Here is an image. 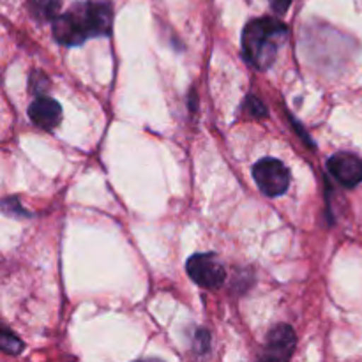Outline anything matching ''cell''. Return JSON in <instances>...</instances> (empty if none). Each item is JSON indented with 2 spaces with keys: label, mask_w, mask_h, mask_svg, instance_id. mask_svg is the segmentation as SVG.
Masks as SVG:
<instances>
[{
  "label": "cell",
  "mask_w": 362,
  "mask_h": 362,
  "mask_svg": "<svg viewBox=\"0 0 362 362\" xmlns=\"http://www.w3.org/2000/svg\"><path fill=\"white\" fill-rule=\"evenodd\" d=\"M113 11L108 2H80L53 20V37L62 46H80L90 37L112 34Z\"/></svg>",
  "instance_id": "6da1fadb"
},
{
  "label": "cell",
  "mask_w": 362,
  "mask_h": 362,
  "mask_svg": "<svg viewBox=\"0 0 362 362\" xmlns=\"http://www.w3.org/2000/svg\"><path fill=\"white\" fill-rule=\"evenodd\" d=\"M286 35L288 28L276 18L251 20L243 30V55L246 62L255 69H269L286 41Z\"/></svg>",
  "instance_id": "7a4b0ae2"
},
{
  "label": "cell",
  "mask_w": 362,
  "mask_h": 362,
  "mask_svg": "<svg viewBox=\"0 0 362 362\" xmlns=\"http://www.w3.org/2000/svg\"><path fill=\"white\" fill-rule=\"evenodd\" d=\"M253 179L262 193L276 198L288 191L292 177H290V170L286 168L285 163L274 158H265L253 166Z\"/></svg>",
  "instance_id": "3957f363"
},
{
  "label": "cell",
  "mask_w": 362,
  "mask_h": 362,
  "mask_svg": "<svg viewBox=\"0 0 362 362\" xmlns=\"http://www.w3.org/2000/svg\"><path fill=\"white\" fill-rule=\"evenodd\" d=\"M186 271L198 286L216 290L225 283L226 271L218 257L212 253H197L187 260Z\"/></svg>",
  "instance_id": "277c9868"
},
{
  "label": "cell",
  "mask_w": 362,
  "mask_h": 362,
  "mask_svg": "<svg viewBox=\"0 0 362 362\" xmlns=\"http://www.w3.org/2000/svg\"><path fill=\"white\" fill-rule=\"evenodd\" d=\"M327 168L343 187H356L362 182V159L352 152H338L331 156Z\"/></svg>",
  "instance_id": "5b68a950"
},
{
  "label": "cell",
  "mask_w": 362,
  "mask_h": 362,
  "mask_svg": "<svg viewBox=\"0 0 362 362\" xmlns=\"http://www.w3.org/2000/svg\"><path fill=\"white\" fill-rule=\"evenodd\" d=\"M296 334H293L290 325H278L272 329L267 336L265 343L264 359L271 361H286L292 357L293 349H296Z\"/></svg>",
  "instance_id": "8992f818"
},
{
  "label": "cell",
  "mask_w": 362,
  "mask_h": 362,
  "mask_svg": "<svg viewBox=\"0 0 362 362\" xmlns=\"http://www.w3.org/2000/svg\"><path fill=\"white\" fill-rule=\"evenodd\" d=\"M28 119L41 129H53L62 120V108L55 99L39 95L28 106Z\"/></svg>",
  "instance_id": "52a82bcc"
},
{
  "label": "cell",
  "mask_w": 362,
  "mask_h": 362,
  "mask_svg": "<svg viewBox=\"0 0 362 362\" xmlns=\"http://www.w3.org/2000/svg\"><path fill=\"white\" fill-rule=\"evenodd\" d=\"M28 7L39 21L55 20L60 9V0H28Z\"/></svg>",
  "instance_id": "ba28073f"
},
{
  "label": "cell",
  "mask_w": 362,
  "mask_h": 362,
  "mask_svg": "<svg viewBox=\"0 0 362 362\" xmlns=\"http://www.w3.org/2000/svg\"><path fill=\"white\" fill-rule=\"evenodd\" d=\"M0 346H2V350L6 354H11V356H14V354L21 352V349H23V343H21V339L16 338L13 332L4 331L2 336H0Z\"/></svg>",
  "instance_id": "9c48e42d"
},
{
  "label": "cell",
  "mask_w": 362,
  "mask_h": 362,
  "mask_svg": "<svg viewBox=\"0 0 362 362\" xmlns=\"http://www.w3.org/2000/svg\"><path fill=\"white\" fill-rule=\"evenodd\" d=\"M247 105H250V112L253 113L255 117H258V119H260V117L267 115V110H265V106L262 105L260 101H258V98H253V95H250V98H247Z\"/></svg>",
  "instance_id": "30bf717a"
},
{
  "label": "cell",
  "mask_w": 362,
  "mask_h": 362,
  "mask_svg": "<svg viewBox=\"0 0 362 362\" xmlns=\"http://www.w3.org/2000/svg\"><path fill=\"white\" fill-rule=\"evenodd\" d=\"M194 350L197 352H207L209 350V334L205 331L197 332V343H194Z\"/></svg>",
  "instance_id": "8fae6325"
},
{
  "label": "cell",
  "mask_w": 362,
  "mask_h": 362,
  "mask_svg": "<svg viewBox=\"0 0 362 362\" xmlns=\"http://www.w3.org/2000/svg\"><path fill=\"white\" fill-rule=\"evenodd\" d=\"M269 4H271V9L274 11L276 14H285L286 11H288L292 0H269Z\"/></svg>",
  "instance_id": "7c38bea8"
}]
</instances>
